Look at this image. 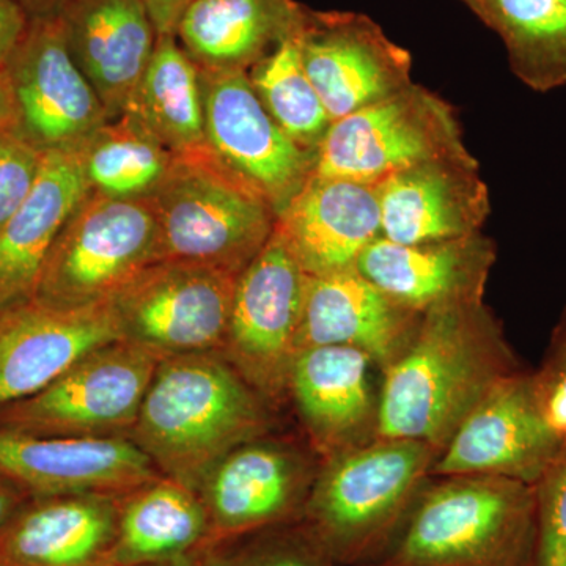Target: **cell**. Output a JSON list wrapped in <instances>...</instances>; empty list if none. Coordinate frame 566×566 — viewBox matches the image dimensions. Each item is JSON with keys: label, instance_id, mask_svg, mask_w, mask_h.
<instances>
[{"label": "cell", "instance_id": "1", "mask_svg": "<svg viewBox=\"0 0 566 566\" xmlns=\"http://www.w3.org/2000/svg\"><path fill=\"white\" fill-rule=\"evenodd\" d=\"M524 370L485 301L431 308L381 371L378 438L424 442L441 452L495 386Z\"/></svg>", "mask_w": 566, "mask_h": 566}, {"label": "cell", "instance_id": "2", "mask_svg": "<svg viewBox=\"0 0 566 566\" xmlns=\"http://www.w3.org/2000/svg\"><path fill=\"white\" fill-rule=\"evenodd\" d=\"M275 415L219 352L164 357L129 439L167 479L199 491L223 457L273 433Z\"/></svg>", "mask_w": 566, "mask_h": 566}, {"label": "cell", "instance_id": "3", "mask_svg": "<svg viewBox=\"0 0 566 566\" xmlns=\"http://www.w3.org/2000/svg\"><path fill=\"white\" fill-rule=\"evenodd\" d=\"M535 490L494 475H431L368 566H531Z\"/></svg>", "mask_w": 566, "mask_h": 566}, {"label": "cell", "instance_id": "4", "mask_svg": "<svg viewBox=\"0 0 566 566\" xmlns=\"http://www.w3.org/2000/svg\"><path fill=\"white\" fill-rule=\"evenodd\" d=\"M439 450L378 438L322 460L301 523L337 565L368 566L403 526Z\"/></svg>", "mask_w": 566, "mask_h": 566}, {"label": "cell", "instance_id": "5", "mask_svg": "<svg viewBox=\"0 0 566 566\" xmlns=\"http://www.w3.org/2000/svg\"><path fill=\"white\" fill-rule=\"evenodd\" d=\"M159 260L199 264L238 277L277 223L273 205L218 163L211 151L177 156L151 197Z\"/></svg>", "mask_w": 566, "mask_h": 566}, {"label": "cell", "instance_id": "6", "mask_svg": "<svg viewBox=\"0 0 566 566\" xmlns=\"http://www.w3.org/2000/svg\"><path fill=\"white\" fill-rule=\"evenodd\" d=\"M158 260L151 199L88 191L52 244L32 300L62 311L103 305Z\"/></svg>", "mask_w": 566, "mask_h": 566}, {"label": "cell", "instance_id": "7", "mask_svg": "<svg viewBox=\"0 0 566 566\" xmlns=\"http://www.w3.org/2000/svg\"><path fill=\"white\" fill-rule=\"evenodd\" d=\"M469 159L474 156L452 104L411 84L333 122L316 148L312 175L379 185L423 164Z\"/></svg>", "mask_w": 566, "mask_h": 566}, {"label": "cell", "instance_id": "8", "mask_svg": "<svg viewBox=\"0 0 566 566\" xmlns=\"http://www.w3.org/2000/svg\"><path fill=\"white\" fill-rule=\"evenodd\" d=\"M161 357L128 342L85 354L39 394L0 409V428L55 438H129Z\"/></svg>", "mask_w": 566, "mask_h": 566}, {"label": "cell", "instance_id": "9", "mask_svg": "<svg viewBox=\"0 0 566 566\" xmlns=\"http://www.w3.org/2000/svg\"><path fill=\"white\" fill-rule=\"evenodd\" d=\"M307 273L277 223L234 282L221 354L275 412L289 401Z\"/></svg>", "mask_w": 566, "mask_h": 566}, {"label": "cell", "instance_id": "10", "mask_svg": "<svg viewBox=\"0 0 566 566\" xmlns=\"http://www.w3.org/2000/svg\"><path fill=\"white\" fill-rule=\"evenodd\" d=\"M237 277L199 264L158 260L107 301L118 340L156 356L221 353Z\"/></svg>", "mask_w": 566, "mask_h": 566}, {"label": "cell", "instance_id": "11", "mask_svg": "<svg viewBox=\"0 0 566 566\" xmlns=\"http://www.w3.org/2000/svg\"><path fill=\"white\" fill-rule=\"evenodd\" d=\"M319 465L322 457L305 439L274 431L237 447L197 491L210 520V546L301 521Z\"/></svg>", "mask_w": 566, "mask_h": 566}, {"label": "cell", "instance_id": "12", "mask_svg": "<svg viewBox=\"0 0 566 566\" xmlns=\"http://www.w3.org/2000/svg\"><path fill=\"white\" fill-rule=\"evenodd\" d=\"M3 70L14 132L43 155L80 153L109 122L95 88L71 57L59 14L32 18Z\"/></svg>", "mask_w": 566, "mask_h": 566}, {"label": "cell", "instance_id": "13", "mask_svg": "<svg viewBox=\"0 0 566 566\" xmlns=\"http://www.w3.org/2000/svg\"><path fill=\"white\" fill-rule=\"evenodd\" d=\"M200 76L208 150L279 214L311 178L315 151L275 123L248 71L200 70Z\"/></svg>", "mask_w": 566, "mask_h": 566}, {"label": "cell", "instance_id": "14", "mask_svg": "<svg viewBox=\"0 0 566 566\" xmlns=\"http://www.w3.org/2000/svg\"><path fill=\"white\" fill-rule=\"evenodd\" d=\"M294 39L333 122L415 84L411 54L367 14L305 9Z\"/></svg>", "mask_w": 566, "mask_h": 566}, {"label": "cell", "instance_id": "15", "mask_svg": "<svg viewBox=\"0 0 566 566\" xmlns=\"http://www.w3.org/2000/svg\"><path fill=\"white\" fill-rule=\"evenodd\" d=\"M159 476L129 438H55L0 428V480L29 499L125 495Z\"/></svg>", "mask_w": 566, "mask_h": 566}, {"label": "cell", "instance_id": "16", "mask_svg": "<svg viewBox=\"0 0 566 566\" xmlns=\"http://www.w3.org/2000/svg\"><path fill=\"white\" fill-rule=\"evenodd\" d=\"M528 370L494 387L458 427L431 475H494L535 485L562 446L546 430L528 390Z\"/></svg>", "mask_w": 566, "mask_h": 566}, {"label": "cell", "instance_id": "17", "mask_svg": "<svg viewBox=\"0 0 566 566\" xmlns=\"http://www.w3.org/2000/svg\"><path fill=\"white\" fill-rule=\"evenodd\" d=\"M374 368L370 357L346 346H314L294 357L289 401L322 460L378 439Z\"/></svg>", "mask_w": 566, "mask_h": 566}, {"label": "cell", "instance_id": "18", "mask_svg": "<svg viewBox=\"0 0 566 566\" xmlns=\"http://www.w3.org/2000/svg\"><path fill=\"white\" fill-rule=\"evenodd\" d=\"M112 342L118 334L106 304L62 311L29 300L0 311V409L39 394Z\"/></svg>", "mask_w": 566, "mask_h": 566}, {"label": "cell", "instance_id": "19", "mask_svg": "<svg viewBox=\"0 0 566 566\" xmlns=\"http://www.w3.org/2000/svg\"><path fill=\"white\" fill-rule=\"evenodd\" d=\"M495 244L476 233L441 243L400 244L379 237L357 262V271L412 314L442 305L483 301Z\"/></svg>", "mask_w": 566, "mask_h": 566}, {"label": "cell", "instance_id": "20", "mask_svg": "<svg viewBox=\"0 0 566 566\" xmlns=\"http://www.w3.org/2000/svg\"><path fill=\"white\" fill-rule=\"evenodd\" d=\"M381 237L400 244L441 243L482 233L491 197L479 161H438L379 182Z\"/></svg>", "mask_w": 566, "mask_h": 566}, {"label": "cell", "instance_id": "21", "mask_svg": "<svg viewBox=\"0 0 566 566\" xmlns=\"http://www.w3.org/2000/svg\"><path fill=\"white\" fill-rule=\"evenodd\" d=\"M420 316L390 300L357 268L307 274L297 353L314 346H346L370 357L382 371L409 344Z\"/></svg>", "mask_w": 566, "mask_h": 566}, {"label": "cell", "instance_id": "22", "mask_svg": "<svg viewBox=\"0 0 566 566\" xmlns=\"http://www.w3.org/2000/svg\"><path fill=\"white\" fill-rule=\"evenodd\" d=\"M59 20L71 57L102 99L107 120H117L158 41L147 7L142 0H69Z\"/></svg>", "mask_w": 566, "mask_h": 566}, {"label": "cell", "instance_id": "23", "mask_svg": "<svg viewBox=\"0 0 566 566\" xmlns=\"http://www.w3.org/2000/svg\"><path fill=\"white\" fill-rule=\"evenodd\" d=\"M277 227L308 275L354 270L381 237L378 185L311 175L279 212Z\"/></svg>", "mask_w": 566, "mask_h": 566}, {"label": "cell", "instance_id": "24", "mask_svg": "<svg viewBox=\"0 0 566 566\" xmlns=\"http://www.w3.org/2000/svg\"><path fill=\"white\" fill-rule=\"evenodd\" d=\"M122 499H31L0 535V566H114Z\"/></svg>", "mask_w": 566, "mask_h": 566}, {"label": "cell", "instance_id": "25", "mask_svg": "<svg viewBox=\"0 0 566 566\" xmlns=\"http://www.w3.org/2000/svg\"><path fill=\"white\" fill-rule=\"evenodd\" d=\"M77 153H48L31 193L0 230V311L32 300L52 244L87 196Z\"/></svg>", "mask_w": 566, "mask_h": 566}, {"label": "cell", "instance_id": "26", "mask_svg": "<svg viewBox=\"0 0 566 566\" xmlns=\"http://www.w3.org/2000/svg\"><path fill=\"white\" fill-rule=\"evenodd\" d=\"M294 0H189L175 36L200 70L249 71L300 31Z\"/></svg>", "mask_w": 566, "mask_h": 566}, {"label": "cell", "instance_id": "27", "mask_svg": "<svg viewBox=\"0 0 566 566\" xmlns=\"http://www.w3.org/2000/svg\"><path fill=\"white\" fill-rule=\"evenodd\" d=\"M210 546V520L197 491L159 476L123 495L114 566L172 560Z\"/></svg>", "mask_w": 566, "mask_h": 566}, {"label": "cell", "instance_id": "28", "mask_svg": "<svg viewBox=\"0 0 566 566\" xmlns=\"http://www.w3.org/2000/svg\"><path fill=\"white\" fill-rule=\"evenodd\" d=\"M123 115L175 156L207 150L202 76L175 33L158 36Z\"/></svg>", "mask_w": 566, "mask_h": 566}, {"label": "cell", "instance_id": "29", "mask_svg": "<svg viewBox=\"0 0 566 566\" xmlns=\"http://www.w3.org/2000/svg\"><path fill=\"white\" fill-rule=\"evenodd\" d=\"M504 41L513 74L535 92L566 85V0H465Z\"/></svg>", "mask_w": 566, "mask_h": 566}, {"label": "cell", "instance_id": "30", "mask_svg": "<svg viewBox=\"0 0 566 566\" xmlns=\"http://www.w3.org/2000/svg\"><path fill=\"white\" fill-rule=\"evenodd\" d=\"M77 155L88 189L112 199H151L177 161L126 115L102 126Z\"/></svg>", "mask_w": 566, "mask_h": 566}, {"label": "cell", "instance_id": "31", "mask_svg": "<svg viewBox=\"0 0 566 566\" xmlns=\"http://www.w3.org/2000/svg\"><path fill=\"white\" fill-rule=\"evenodd\" d=\"M294 35L255 63L249 80L283 132L305 150L316 151L333 120L305 73Z\"/></svg>", "mask_w": 566, "mask_h": 566}, {"label": "cell", "instance_id": "32", "mask_svg": "<svg viewBox=\"0 0 566 566\" xmlns=\"http://www.w3.org/2000/svg\"><path fill=\"white\" fill-rule=\"evenodd\" d=\"M245 538L243 546L227 553L229 566H337L301 521Z\"/></svg>", "mask_w": 566, "mask_h": 566}, {"label": "cell", "instance_id": "33", "mask_svg": "<svg viewBox=\"0 0 566 566\" xmlns=\"http://www.w3.org/2000/svg\"><path fill=\"white\" fill-rule=\"evenodd\" d=\"M535 490V543L531 566H566V444Z\"/></svg>", "mask_w": 566, "mask_h": 566}, {"label": "cell", "instance_id": "34", "mask_svg": "<svg viewBox=\"0 0 566 566\" xmlns=\"http://www.w3.org/2000/svg\"><path fill=\"white\" fill-rule=\"evenodd\" d=\"M528 390L539 419L551 436L566 444V311L562 315L542 365L528 370Z\"/></svg>", "mask_w": 566, "mask_h": 566}, {"label": "cell", "instance_id": "35", "mask_svg": "<svg viewBox=\"0 0 566 566\" xmlns=\"http://www.w3.org/2000/svg\"><path fill=\"white\" fill-rule=\"evenodd\" d=\"M44 155L22 139L13 126L0 129V230L31 193Z\"/></svg>", "mask_w": 566, "mask_h": 566}, {"label": "cell", "instance_id": "36", "mask_svg": "<svg viewBox=\"0 0 566 566\" xmlns=\"http://www.w3.org/2000/svg\"><path fill=\"white\" fill-rule=\"evenodd\" d=\"M32 14L21 0H0V70L24 39Z\"/></svg>", "mask_w": 566, "mask_h": 566}, {"label": "cell", "instance_id": "37", "mask_svg": "<svg viewBox=\"0 0 566 566\" xmlns=\"http://www.w3.org/2000/svg\"><path fill=\"white\" fill-rule=\"evenodd\" d=\"M142 2L145 3L155 22L156 31L159 35H164V33H175L178 20L189 0H142Z\"/></svg>", "mask_w": 566, "mask_h": 566}, {"label": "cell", "instance_id": "38", "mask_svg": "<svg viewBox=\"0 0 566 566\" xmlns=\"http://www.w3.org/2000/svg\"><path fill=\"white\" fill-rule=\"evenodd\" d=\"M218 547L205 546L196 553L188 554V556L136 566H229V557H227L226 551H219Z\"/></svg>", "mask_w": 566, "mask_h": 566}, {"label": "cell", "instance_id": "39", "mask_svg": "<svg viewBox=\"0 0 566 566\" xmlns=\"http://www.w3.org/2000/svg\"><path fill=\"white\" fill-rule=\"evenodd\" d=\"M28 501H31L28 495L0 480V535Z\"/></svg>", "mask_w": 566, "mask_h": 566}, {"label": "cell", "instance_id": "40", "mask_svg": "<svg viewBox=\"0 0 566 566\" xmlns=\"http://www.w3.org/2000/svg\"><path fill=\"white\" fill-rule=\"evenodd\" d=\"M13 125L14 109L9 81H7L6 70H0V129L10 128Z\"/></svg>", "mask_w": 566, "mask_h": 566}, {"label": "cell", "instance_id": "41", "mask_svg": "<svg viewBox=\"0 0 566 566\" xmlns=\"http://www.w3.org/2000/svg\"><path fill=\"white\" fill-rule=\"evenodd\" d=\"M24 3L25 9L35 17H51V14H59L62 7L65 6L69 0H21Z\"/></svg>", "mask_w": 566, "mask_h": 566}, {"label": "cell", "instance_id": "42", "mask_svg": "<svg viewBox=\"0 0 566 566\" xmlns=\"http://www.w3.org/2000/svg\"><path fill=\"white\" fill-rule=\"evenodd\" d=\"M461 2H463V3H464V0H461Z\"/></svg>", "mask_w": 566, "mask_h": 566}]
</instances>
